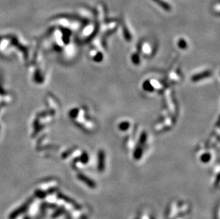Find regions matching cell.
I'll return each instance as SVG.
<instances>
[{
    "instance_id": "1",
    "label": "cell",
    "mask_w": 220,
    "mask_h": 219,
    "mask_svg": "<svg viewBox=\"0 0 220 219\" xmlns=\"http://www.w3.org/2000/svg\"><path fill=\"white\" fill-rule=\"evenodd\" d=\"M78 177L81 181H83V183H85V184L88 186V187H91V188H92V189H93V188H95L96 187V183L94 182V181L92 180L91 179H90L89 177H88L87 176L84 175V174H80L78 176Z\"/></svg>"
},
{
    "instance_id": "2",
    "label": "cell",
    "mask_w": 220,
    "mask_h": 219,
    "mask_svg": "<svg viewBox=\"0 0 220 219\" xmlns=\"http://www.w3.org/2000/svg\"><path fill=\"white\" fill-rule=\"evenodd\" d=\"M104 154L102 152H100L98 155V169L100 172H102L105 169V161H104Z\"/></svg>"
},
{
    "instance_id": "3",
    "label": "cell",
    "mask_w": 220,
    "mask_h": 219,
    "mask_svg": "<svg viewBox=\"0 0 220 219\" xmlns=\"http://www.w3.org/2000/svg\"><path fill=\"white\" fill-rule=\"evenodd\" d=\"M210 154H204V155L202 156V158H201V160H202V162H204V163L208 162V161H210Z\"/></svg>"
}]
</instances>
